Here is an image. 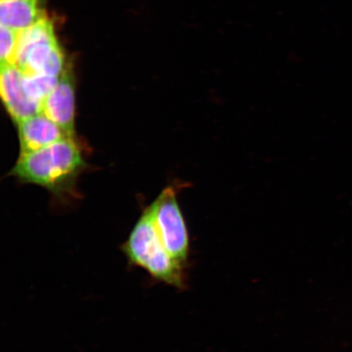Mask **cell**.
Returning <instances> with one entry per match:
<instances>
[{
  "label": "cell",
  "mask_w": 352,
  "mask_h": 352,
  "mask_svg": "<svg viewBox=\"0 0 352 352\" xmlns=\"http://www.w3.org/2000/svg\"><path fill=\"white\" fill-rule=\"evenodd\" d=\"M85 166L74 138L60 140L39 151L21 153L12 174L23 182L38 184L55 193L74 182Z\"/></svg>",
  "instance_id": "6da1fadb"
},
{
  "label": "cell",
  "mask_w": 352,
  "mask_h": 352,
  "mask_svg": "<svg viewBox=\"0 0 352 352\" xmlns=\"http://www.w3.org/2000/svg\"><path fill=\"white\" fill-rule=\"evenodd\" d=\"M120 249L130 266L142 268L153 280L178 289L186 287L184 266L162 244L149 208L144 211Z\"/></svg>",
  "instance_id": "7a4b0ae2"
},
{
  "label": "cell",
  "mask_w": 352,
  "mask_h": 352,
  "mask_svg": "<svg viewBox=\"0 0 352 352\" xmlns=\"http://www.w3.org/2000/svg\"><path fill=\"white\" fill-rule=\"evenodd\" d=\"M154 223L162 244L176 261L186 265L188 262L189 235L182 210L173 188H167L149 206Z\"/></svg>",
  "instance_id": "3957f363"
},
{
  "label": "cell",
  "mask_w": 352,
  "mask_h": 352,
  "mask_svg": "<svg viewBox=\"0 0 352 352\" xmlns=\"http://www.w3.org/2000/svg\"><path fill=\"white\" fill-rule=\"evenodd\" d=\"M24 74L16 65H1L0 90L7 111L16 124L41 112V104L30 99L23 86Z\"/></svg>",
  "instance_id": "277c9868"
},
{
  "label": "cell",
  "mask_w": 352,
  "mask_h": 352,
  "mask_svg": "<svg viewBox=\"0 0 352 352\" xmlns=\"http://www.w3.org/2000/svg\"><path fill=\"white\" fill-rule=\"evenodd\" d=\"M41 113L74 138L76 83L70 70H65L54 89L44 99Z\"/></svg>",
  "instance_id": "5b68a950"
},
{
  "label": "cell",
  "mask_w": 352,
  "mask_h": 352,
  "mask_svg": "<svg viewBox=\"0 0 352 352\" xmlns=\"http://www.w3.org/2000/svg\"><path fill=\"white\" fill-rule=\"evenodd\" d=\"M17 125L21 153L37 151L60 140L74 138L41 112Z\"/></svg>",
  "instance_id": "8992f818"
},
{
  "label": "cell",
  "mask_w": 352,
  "mask_h": 352,
  "mask_svg": "<svg viewBox=\"0 0 352 352\" xmlns=\"http://www.w3.org/2000/svg\"><path fill=\"white\" fill-rule=\"evenodd\" d=\"M41 3V0H0L1 25L17 32L30 28L46 16Z\"/></svg>",
  "instance_id": "52a82bcc"
},
{
  "label": "cell",
  "mask_w": 352,
  "mask_h": 352,
  "mask_svg": "<svg viewBox=\"0 0 352 352\" xmlns=\"http://www.w3.org/2000/svg\"><path fill=\"white\" fill-rule=\"evenodd\" d=\"M59 78L45 74H24L23 86L29 98L42 105L44 99L54 89Z\"/></svg>",
  "instance_id": "ba28073f"
},
{
  "label": "cell",
  "mask_w": 352,
  "mask_h": 352,
  "mask_svg": "<svg viewBox=\"0 0 352 352\" xmlns=\"http://www.w3.org/2000/svg\"><path fill=\"white\" fill-rule=\"evenodd\" d=\"M20 32L1 25L0 30V59L1 65H15Z\"/></svg>",
  "instance_id": "9c48e42d"
}]
</instances>
